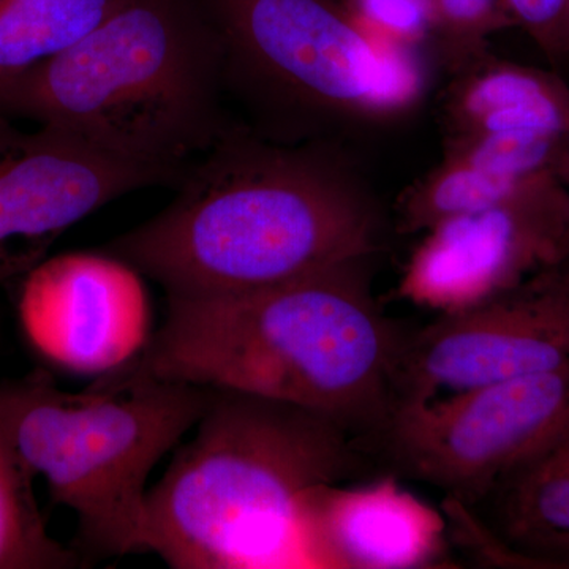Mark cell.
I'll list each match as a JSON object with an SVG mask.
<instances>
[{"label":"cell","mask_w":569,"mask_h":569,"mask_svg":"<svg viewBox=\"0 0 569 569\" xmlns=\"http://www.w3.org/2000/svg\"><path fill=\"white\" fill-rule=\"evenodd\" d=\"M20 318L44 358L81 376L122 369L152 337L140 271L108 252L41 261L24 277Z\"/></svg>","instance_id":"obj_11"},{"label":"cell","mask_w":569,"mask_h":569,"mask_svg":"<svg viewBox=\"0 0 569 569\" xmlns=\"http://www.w3.org/2000/svg\"><path fill=\"white\" fill-rule=\"evenodd\" d=\"M509 18L526 29L535 43L553 63L565 54V20L568 0H503Z\"/></svg>","instance_id":"obj_21"},{"label":"cell","mask_w":569,"mask_h":569,"mask_svg":"<svg viewBox=\"0 0 569 569\" xmlns=\"http://www.w3.org/2000/svg\"><path fill=\"white\" fill-rule=\"evenodd\" d=\"M170 174L119 159L52 127L0 114V284L26 277L74 223Z\"/></svg>","instance_id":"obj_10"},{"label":"cell","mask_w":569,"mask_h":569,"mask_svg":"<svg viewBox=\"0 0 569 569\" xmlns=\"http://www.w3.org/2000/svg\"><path fill=\"white\" fill-rule=\"evenodd\" d=\"M489 498L496 503L490 530L509 549L537 569L569 568V425Z\"/></svg>","instance_id":"obj_14"},{"label":"cell","mask_w":569,"mask_h":569,"mask_svg":"<svg viewBox=\"0 0 569 569\" xmlns=\"http://www.w3.org/2000/svg\"><path fill=\"white\" fill-rule=\"evenodd\" d=\"M569 425V365L397 403L380 437L408 477L468 508Z\"/></svg>","instance_id":"obj_7"},{"label":"cell","mask_w":569,"mask_h":569,"mask_svg":"<svg viewBox=\"0 0 569 569\" xmlns=\"http://www.w3.org/2000/svg\"><path fill=\"white\" fill-rule=\"evenodd\" d=\"M309 568L422 569L448 563V519L399 479L320 486L306 497Z\"/></svg>","instance_id":"obj_12"},{"label":"cell","mask_w":569,"mask_h":569,"mask_svg":"<svg viewBox=\"0 0 569 569\" xmlns=\"http://www.w3.org/2000/svg\"><path fill=\"white\" fill-rule=\"evenodd\" d=\"M219 37L194 0H127L77 43L0 81V114L181 181L222 137Z\"/></svg>","instance_id":"obj_4"},{"label":"cell","mask_w":569,"mask_h":569,"mask_svg":"<svg viewBox=\"0 0 569 569\" xmlns=\"http://www.w3.org/2000/svg\"><path fill=\"white\" fill-rule=\"evenodd\" d=\"M127 0H0V81L77 43Z\"/></svg>","instance_id":"obj_15"},{"label":"cell","mask_w":569,"mask_h":569,"mask_svg":"<svg viewBox=\"0 0 569 569\" xmlns=\"http://www.w3.org/2000/svg\"><path fill=\"white\" fill-rule=\"evenodd\" d=\"M565 54L569 59V0L567 7V20H565Z\"/></svg>","instance_id":"obj_22"},{"label":"cell","mask_w":569,"mask_h":569,"mask_svg":"<svg viewBox=\"0 0 569 569\" xmlns=\"http://www.w3.org/2000/svg\"><path fill=\"white\" fill-rule=\"evenodd\" d=\"M569 365V254L496 298L407 336L397 403Z\"/></svg>","instance_id":"obj_8"},{"label":"cell","mask_w":569,"mask_h":569,"mask_svg":"<svg viewBox=\"0 0 569 569\" xmlns=\"http://www.w3.org/2000/svg\"><path fill=\"white\" fill-rule=\"evenodd\" d=\"M568 254H569V228H568L567 238H565L563 253H561V258L568 257ZM561 258H560V260H561Z\"/></svg>","instance_id":"obj_23"},{"label":"cell","mask_w":569,"mask_h":569,"mask_svg":"<svg viewBox=\"0 0 569 569\" xmlns=\"http://www.w3.org/2000/svg\"><path fill=\"white\" fill-rule=\"evenodd\" d=\"M362 28L381 39L419 48L433 36L432 0H342Z\"/></svg>","instance_id":"obj_20"},{"label":"cell","mask_w":569,"mask_h":569,"mask_svg":"<svg viewBox=\"0 0 569 569\" xmlns=\"http://www.w3.org/2000/svg\"><path fill=\"white\" fill-rule=\"evenodd\" d=\"M33 475L0 421V569H73L84 559L50 537L32 489Z\"/></svg>","instance_id":"obj_16"},{"label":"cell","mask_w":569,"mask_h":569,"mask_svg":"<svg viewBox=\"0 0 569 569\" xmlns=\"http://www.w3.org/2000/svg\"><path fill=\"white\" fill-rule=\"evenodd\" d=\"M433 37L452 73L485 54L490 33L515 26L503 0H432Z\"/></svg>","instance_id":"obj_19"},{"label":"cell","mask_w":569,"mask_h":569,"mask_svg":"<svg viewBox=\"0 0 569 569\" xmlns=\"http://www.w3.org/2000/svg\"><path fill=\"white\" fill-rule=\"evenodd\" d=\"M223 51L224 77L313 118L380 123L427 84L418 48L367 31L342 0H194Z\"/></svg>","instance_id":"obj_6"},{"label":"cell","mask_w":569,"mask_h":569,"mask_svg":"<svg viewBox=\"0 0 569 569\" xmlns=\"http://www.w3.org/2000/svg\"><path fill=\"white\" fill-rule=\"evenodd\" d=\"M211 396L134 359L82 392L62 391L44 372L3 385L0 421L52 501L77 515L82 559H108L144 552L146 482Z\"/></svg>","instance_id":"obj_5"},{"label":"cell","mask_w":569,"mask_h":569,"mask_svg":"<svg viewBox=\"0 0 569 569\" xmlns=\"http://www.w3.org/2000/svg\"><path fill=\"white\" fill-rule=\"evenodd\" d=\"M545 179L515 181L490 174L481 168L443 156L440 164L419 179L400 198L397 206V227L400 233H426L433 224L479 211L515 197L520 190Z\"/></svg>","instance_id":"obj_17"},{"label":"cell","mask_w":569,"mask_h":569,"mask_svg":"<svg viewBox=\"0 0 569 569\" xmlns=\"http://www.w3.org/2000/svg\"><path fill=\"white\" fill-rule=\"evenodd\" d=\"M445 156L515 181L557 178L569 183V138L497 132L447 140Z\"/></svg>","instance_id":"obj_18"},{"label":"cell","mask_w":569,"mask_h":569,"mask_svg":"<svg viewBox=\"0 0 569 569\" xmlns=\"http://www.w3.org/2000/svg\"><path fill=\"white\" fill-rule=\"evenodd\" d=\"M568 228L569 183H533L422 233L403 269L399 296L438 316L466 312L559 261Z\"/></svg>","instance_id":"obj_9"},{"label":"cell","mask_w":569,"mask_h":569,"mask_svg":"<svg viewBox=\"0 0 569 569\" xmlns=\"http://www.w3.org/2000/svg\"><path fill=\"white\" fill-rule=\"evenodd\" d=\"M441 118L447 140L497 132L569 138V86L550 71L485 52L455 71Z\"/></svg>","instance_id":"obj_13"},{"label":"cell","mask_w":569,"mask_h":569,"mask_svg":"<svg viewBox=\"0 0 569 569\" xmlns=\"http://www.w3.org/2000/svg\"><path fill=\"white\" fill-rule=\"evenodd\" d=\"M201 156L173 203L107 250L168 296L254 290L380 250L376 209L321 153L227 129Z\"/></svg>","instance_id":"obj_2"},{"label":"cell","mask_w":569,"mask_h":569,"mask_svg":"<svg viewBox=\"0 0 569 569\" xmlns=\"http://www.w3.org/2000/svg\"><path fill=\"white\" fill-rule=\"evenodd\" d=\"M367 261L238 293L168 296L137 361L194 387L280 400L355 437L383 432L407 336L378 306Z\"/></svg>","instance_id":"obj_1"},{"label":"cell","mask_w":569,"mask_h":569,"mask_svg":"<svg viewBox=\"0 0 569 569\" xmlns=\"http://www.w3.org/2000/svg\"><path fill=\"white\" fill-rule=\"evenodd\" d=\"M197 432L146 498L144 552L173 569L309 568L306 497L361 466L348 432L307 408L212 389Z\"/></svg>","instance_id":"obj_3"}]
</instances>
